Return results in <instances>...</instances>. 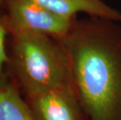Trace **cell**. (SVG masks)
Listing matches in <instances>:
<instances>
[{
    "instance_id": "cell-1",
    "label": "cell",
    "mask_w": 121,
    "mask_h": 120,
    "mask_svg": "<svg viewBox=\"0 0 121 120\" xmlns=\"http://www.w3.org/2000/svg\"><path fill=\"white\" fill-rule=\"evenodd\" d=\"M120 24L93 17L78 19L60 39L89 120H121Z\"/></svg>"
},
{
    "instance_id": "cell-2",
    "label": "cell",
    "mask_w": 121,
    "mask_h": 120,
    "mask_svg": "<svg viewBox=\"0 0 121 120\" xmlns=\"http://www.w3.org/2000/svg\"><path fill=\"white\" fill-rule=\"evenodd\" d=\"M6 73L24 98L72 82L69 59L60 40L44 34L10 33Z\"/></svg>"
},
{
    "instance_id": "cell-3",
    "label": "cell",
    "mask_w": 121,
    "mask_h": 120,
    "mask_svg": "<svg viewBox=\"0 0 121 120\" xmlns=\"http://www.w3.org/2000/svg\"><path fill=\"white\" fill-rule=\"evenodd\" d=\"M9 34L27 32L62 39L78 17L60 16L32 0H8L5 10Z\"/></svg>"
},
{
    "instance_id": "cell-4",
    "label": "cell",
    "mask_w": 121,
    "mask_h": 120,
    "mask_svg": "<svg viewBox=\"0 0 121 120\" xmlns=\"http://www.w3.org/2000/svg\"><path fill=\"white\" fill-rule=\"evenodd\" d=\"M24 99L35 120H89L72 82Z\"/></svg>"
},
{
    "instance_id": "cell-5",
    "label": "cell",
    "mask_w": 121,
    "mask_h": 120,
    "mask_svg": "<svg viewBox=\"0 0 121 120\" xmlns=\"http://www.w3.org/2000/svg\"><path fill=\"white\" fill-rule=\"evenodd\" d=\"M60 16L74 18L81 12L88 17L121 23V12L104 0H32Z\"/></svg>"
},
{
    "instance_id": "cell-6",
    "label": "cell",
    "mask_w": 121,
    "mask_h": 120,
    "mask_svg": "<svg viewBox=\"0 0 121 120\" xmlns=\"http://www.w3.org/2000/svg\"><path fill=\"white\" fill-rule=\"evenodd\" d=\"M0 120H35L24 98L11 82L0 88Z\"/></svg>"
},
{
    "instance_id": "cell-7",
    "label": "cell",
    "mask_w": 121,
    "mask_h": 120,
    "mask_svg": "<svg viewBox=\"0 0 121 120\" xmlns=\"http://www.w3.org/2000/svg\"><path fill=\"white\" fill-rule=\"evenodd\" d=\"M9 32L5 12H0V88H3L9 83L6 73L7 58V40Z\"/></svg>"
},
{
    "instance_id": "cell-8",
    "label": "cell",
    "mask_w": 121,
    "mask_h": 120,
    "mask_svg": "<svg viewBox=\"0 0 121 120\" xmlns=\"http://www.w3.org/2000/svg\"><path fill=\"white\" fill-rule=\"evenodd\" d=\"M8 0H0V12H5Z\"/></svg>"
}]
</instances>
